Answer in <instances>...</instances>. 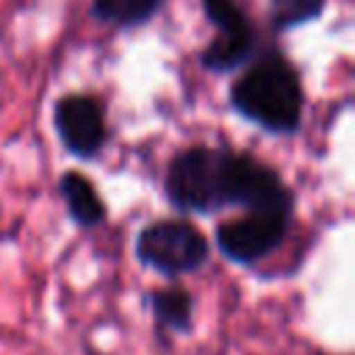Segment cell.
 Listing matches in <instances>:
<instances>
[{
    "mask_svg": "<svg viewBox=\"0 0 355 355\" xmlns=\"http://www.w3.org/2000/svg\"><path fill=\"white\" fill-rule=\"evenodd\" d=\"M327 8V0H269V25L272 31H294L319 19Z\"/></svg>",
    "mask_w": 355,
    "mask_h": 355,
    "instance_id": "obj_10",
    "label": "cell"
},
{
    "mask_svg": "<svg viewBox=\"0 0 355 355\" xmlns=\"http://www.w3.org/2000/svg\"><path fill=\"white\" fill-rule=\"evenodd\" d=\"M58 194L64 200V208L69 214V219L89 230V227H97L105 222L108 216V208L97 191V186L78 169H67L61 178H58Z\"/></svg>",
    "mask_w": 355,
    "mask_h": 355,
    "instance_id": "obj_7",
    "label": "cell"
},
{
    "mask_svg": "<svg viewBox=\"0 0 355 355\" xmlns=\"http://www.w3.org/2000/svg\"><path fill=\"white\" fill-rule=\"evenodd\" d=\"M53 128L61 147L80 161L97 158L108 144L105 105L97 94L89 92L61 94L53 105Z\"/></svg>",
    "mask_w": 355,
    "mask_h": 355,
    "instance_id": "obj_6",
    "label": "cell"
},
{
    "mask_svg": "<svg viewBox=\"0 0 355 355\" xmlns=\"http://www.w3.org/2000/svg\"><path fill=\"white\" fill-rule=\"evenodd\" d=\"M133 252L141 266L178 280L205 266L211 255V244L205 233L186 216H166L147 222L136 233Z\"/></svg>",
    "mask_w": 355,
    "mask_h": 355,
    "instance_id": "obj_3",
    "label": "cell"
},
{
    "mask_svg": "<svg viewBox=\"0 0 355 355\" xmlns=\"http://www.w3.org/2000/svg\"><path fill=\"white\" fill-rule=\"evenodd\" d=\"M164 194L180 214H216L230 205L244 211L294 208V194L275 166L252 153L211 144H191L169 158Z\"/></svg>",
    "mask_w": 355,
    "mask_h": 355,
    "instance_id": "obj_1",
    "label": "cell"
},
{
    "mask_svg": "<svg viewBox=\"0 0 355 355\" xmlns=\"http://www.w3.org/2000/svg\"><path fill=\"white\" fill-rule=\"evenodd\" d=\"M291 216L294 208H252L216 225L214 241L227 261L239 266H252L286 241Z\"/></svg>",
    "mask_w": 355,
    "mask_h": 355,
    "instance_id": "obj_4",
    "label": "cell"
},
{
    "mask_svg": "<svg viewBox=\"0 0 355 355\" xmlns=\"http://www.w3.org/2000/svg\"><path fill=\"white\" fill-rule=\"evenodd\" d=\"M164 6L166 0H92L89 14L114 31H133L147 25Z\"/></svg>",
    "mask_w": 355,
    "mask_h": 355,
    "instance_id": "obj_9",
    "label": "cell"
},
{
    "mask_svg": "<svg viewBox=\"0 0 355 355\" xmlns=\"http://www.w3.org/2000/svg\"><path fill=\"white\" fill-rule=\"evenodd\" d=\"M200 3L214 28L208 47L200 53V67L214 75L244 67L258 50V31L250 14L236 0H200Z\"/></svg>",
    "mask_w": 355,
    "mask_h": 355,
    "instance_id": "obj_5",
    "label": "cell"
},
{
    "mask_svg": "<svg viewBox=\"0 0 355 355\" xmlns=\"http://www.w3.org/2000/svg\"><path fill=\"white\" fill-rule=\"evenodd\" d=\"M147 302H150L153 319H155V324L161 330H169V333H189L191 330L194 297H191V291L186 286L169 283L164 288H155V291H150Z\"/></svg>",
    "mask_w": 355,
    "mask_h": 355,
    "instance_id": "obj_8",
    "label": "cell"
},
{
    "mask_svg": "<svg viewBox=\"0 0 355 355\" xmlns=\"http://www.w3.org/2000/svg\"><path fill=\"white\" fill-rule=\"evenodd\" d=\"M250 67L230 86L233 111L272 136H291L302 125L305 92L294 61L269 47L247 61Z\"/></svg>",
    "mask_w": 355,
    "mask_h": 355,
    "instance_id": "obj_2",
    "label": "cell"
}]
</instances>
